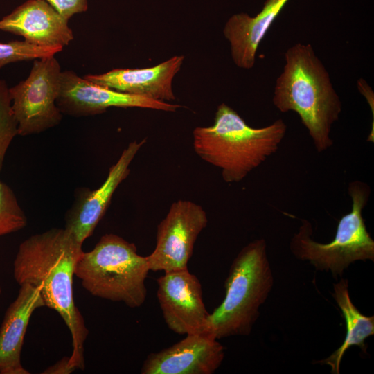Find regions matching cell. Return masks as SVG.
I'll use <instances>...</instances> for the list:
<instances>
[{
  "label": "cell",
  "mask_w": 374,
  "mask_h": 374,
  "mask_svg": "<svg viewBox=\"0 0 374 374\" xmlns=\"http://www.w3.org/2000/svg\"><path fill=\"white\" fill-rule=\"evenodd\" d=\"M82 246L64 228H53L24 240L13 262L18 285L37 287L44 306L56 311L66 325L73 348L68 364L73 371L84 368V345L89 333L73 291Z\"/></svg>",
  "instance_id": "cell-1"
},
{
  "label": "cell",
  "mask_w": 374,
  "mask_h": 374,
  "mask_svg": "<svg viewBox=\"0 0 374 374\" xmlns=\"http://www.w3.org/2000/svg\"><path fill=\"white\" fill-rule=\"evenodd\" d=\"M285 65L276 80L272 102L280 112H296L318 152L333 145L332 125L342 104L330 75L310 44L296 43L284 54Z\"/></svg>",
  "instance_id": "cell-2"
},
{
  "label": "cell",
  "mask_w": 374,
  "mask_h": 374,
  "mask_svg": "<svg viewBox=\"0 0 374 374\" xmlns=\"http://www.w3.org/2000/svg\"><path fill=\"white\" fill-rule=\"evenodd\" d=\"M287 132L281 118L252 127L231 107L220 104L214 123L193 132V148L204 161L221 170L226 183L240 182L279 148Z\"/></svg>",
  "instance_id": "cell-3"
},
{
  "label": "cell",
  "mask_w": 374,
  "mask_h": 374,
  "mask_svg": "<svg viewBox=\"0 0 374 374\" xmlns=\"http://www.w3.org/2000/svg\"><path fill=\"white\" fill-rule=\"evenodd\" d=\"M273 285L267 242L263 238L256 239L233 259L225 280L224 298L209 313L208 331L217 339L250 335Z\"/></svg>",
  "instance_id": "cell-4"
},
{
  "label": "cell",
  "mask_w": 374,
  "mask_h": 374,
  "mask_svg": "<svg viewBox=\"0 0 374 374\" xmlns=\"http://www.w3.org/2000/svg\"><path fill=\"white\" fill-rule=\"evenodd\" d=\"M149 271L147 256L139 255L134 243L107 233L92 250L82 253L75 276L91 295L135 308L145 301Z\"/></svg>",
  "instance_id": "cell-5"
},
{
  "label": "cell",
  "mask_w": 374,
  "mask_h": 374,
  "mask_svg": "<svg viewBox=\"0 0 374 374\" xmlns=\"http://www.w3.org/2000/svg\"><path fill=\"white\" fill-rule=\"evenodd\" d=\"M348 193L352 200L351 211L339 220L332 241L326 244L314 241L311 223L303 219L290 242V249L295 258L308 261L317 271L331 272L335 279L341 277L344 270L356 261H374V241L362 217L371 187L362 181H353L348 184Z\"/></svg>",
  "instance_id": "cell-6"
},
{
  "label": "cell",
  "mask_w": 374,
  "mask_h": 374,
  "mask_svg": "<svg viewBox=\"0 0 374 374\" xmlns=\"http://www.w3.org/2000/svg\"><path fill=\"white\" fill-rule=\"evenodd\" d=\"M61 72L54 55L36 59L27 78L9 88L18 135L38 134L60 123L63 114L56 100Z\"/></svg>",
  "instance_id": "cell-7"
},
{
  "label": "cell",
  "mask_w": 374,
  "mask_h": 374,
  "mask_svg": "<svg viewBox=\"0 0 374 374\" xmlns=\"http://www.w3.org/2000/svg\"><path fill=\"white\" fill-rule=\"evenodd\" d=\"M207 223L202 206L186 199L173 202L157 226L155 248L147 256L150 270L166 273L188 269L195 243Z\"/></svg>",
  "instance_id": "cell-8"
},
{
  "label": "cell",
  "mask_w": 374,
  "mask_h": 374,
  "mask_svg": "<svg viewBox=\"0 0 374 374\" xmlns=\"http://www.w3.org/2000/svg\"><path fill=\"white\" fill-rule=\"evenodd\" d=\"M56 104L62 114L87 116L104 113L111 107H141L175 112L180 105L119 92L80 78L74 71H62Z\"/></svg>",
  "instance_id": "cell-9"
},
{
  "label": "cell",
  "mask_w": 374,
  "mask_h": 374,
  "mask_svg": "<svg viewBox=\"0 0 374 374\" xmlns=\"http://www.w3.org/2000/svg\"><path fill=\"white\" fill-rule=\"evenodd\" d=\"M157 285L158 301L169 329L179 335L208 331L209 313L195 275L188 269L166 272L157 279Z\"/></svg>",
  "instance_id": "cell-10"
},
{
  "label": "cell",
  "mask_w": 374,
  "mask_h": 374,
  "mask_svg": "<svg viewBox=\"0 0 374 374\" xmlns=\"http://www.w3.org/2000/svg\"><path fill=\"white\" fill-rule=\"evenodd\" d=\"M224 348L210 332L189 334L145 359L142 374H212L220 366Z\"/></svg>",
  "instance_id": "cell-11"
},
{
  "label": "cell",
  "mask_w": 374,
  "mask_h": 374,
  "mask_svg": "<svg viewBox=\"0 0 374 374\" xmlns=\"http://www.w3.org/2000/svg\"><path fill=\"white\" fill-rule=\"evenodd\" d=\"M145 139L132 141L123 150L112 166L106 179L93 190L82 192L65 217L64 229L80 244L91 236L103 218L112 197L121 183L127 178L130 165Z\"/></svg>",
  "instance_id": "cell-12"
},
{
  "label": "cell",
  "mask_w": 374,
  "mask_h": 374,
  "mask_svg": "<svg viewBox=\"0 0 374 374\" xmlns=\"http://www.w3.org/2000/svg\"><path fill=\"white\" fill-rule=\"evenodd\" d=\"M68 21L44 0H28L0 20V30L44 47L68 45L73 39Z\"/></svg>",
  "instance_id": "cell-13"
},
{
  "label": "cell",
  "mask_w": 374,
  "mask_h": 374,
  "mask_svg": "<svg viewBox=\"0 0 374 374\" xmlns=\"http://www.w3.org/2000/svg\"><path fill=\"white\" fill-rule=\"evenodd\" d=\"M184 60V56L176 55L152 67L114 69L103 74H89L83 78L119 92L170 101L176 99L172 83Z\"/></svg>",
  "instance_id": "cell-14"
},
{
  "label": "cell",
  "mask_w": 374,
  "mask_h": 374,
  "mask_svg": "<svg viewBox=\"0 0 374 374\" xmlns=\"http://www.w3.org/2000/svg\"><path fill=\"white\" fill-rule=\"evenodd\" d=\"M43 306L37 287L20 285L0 326V374H30L21 364V353L30 319L36 309Z\"/></svg>",
  "instance_id": "cell-15"
},
{
  "label": "cell",
  "mask_w": 374,
  "mask_h": 374,
  "mask_svg": "<svg viewBox=\"0 0 374 374\" xmlns=\"http://www.w3.org/2000/svg\"><path fill=\"white\" fill-rule=\"evenodd\" d=\"M289 1L265 0L256 16L242 12L227 20L223 33L229 42L231 57L238 67L249 70L254 66L259 44Z\"/></svg>",
  "instance_id": "cell-16"
},
{
  "label": "cell",
  "mask_w": 374,
  "mask_h": 374,
  "mask_svg": "<svg viewBox=\"0 0 374 374\" xmlns=\"http://www.w3.org/2000/svg\"><path fill=\"white\" fill-rule=\"evenodd\" d=\"M332 296L341 310L346 322V334L342 344L327 358L316 362L327 364L332 374L339 373L341 359L346 351L353 346L366 352L365 340L374 335V316L362 314L353 303L348 291V280L341 277L333 284Z\"/></svg>",
  "instance_id": "cell-17"
},
{
  "label": "cell",
  "mask_w": 374,
  "mask_h": 374,
  "mask_svg": "<svg viewBox=\"0 0 374 374\" xmlns=\"http://www.w3.org/2000/svg\"><path fill=\"white\" fill-rule=\"evenodd\" d=\"M27 217L11 188L0 179V237L26 227Z\"/></svg>",
  "instance_id": "cell-18"
},
{
  "label": "cell",
  "mask_w": 374,
  "mask_h": 374,
  "mask_svg": "<svg viewBox=\"0 0 374 374\" xmlns=\"http://www.w3.org/2000/svg\"><path fill=\"white\" fill-rule=\"evenodd\" d=\"M62 49L61 46H39L25 40L0 42V69L12 62L53 56Z\"/></svg>",
  "instance_id": "cell-19"
},
{
  "label": "cell",
  "mask_w": 374,
  "mask_h": 374,
  "mask_svg": "<svg viewBox=\"0 0 374 374\" xmlns=\"http://www.w3.org/2000/svg\"><path fill=\"white\" fill-rule=\"evenodd\" d=\"M18 135V124L11 107L9 88L4 80H0V171L6 152Z\"/></svg>",
  "instance_id": "cell-20"
},
{
  "label": "cell",
  "mask_w": 374,
  "mask_h": 374,
  "mask_svg": "<svg viewBox=\"0 0 374 374\" xmlns=\"http://www.w3.org/2000/svg\"><path fill=\"white\" fill-rule=\"evenodd\" d=\"M64 18L69 20L74 14L87 10V0H44Z\"/></svg>",
  "instance_id": "cell-21"
},
{
  "label": "cell",
  "mask_w": 374,
  "mask_h": 374,
  "mask_svg": "<svg viewBox=\"0 0 374 374\" xmlns=\"http://www.w3.org/2000/svg\"><path fill=\"white\" fill-rule=\"evenodd\" d=\"M357 88L366 100H367L371 109L372 111V116H373V123L374 124V93L373 91L370 87V85L367 83V82L363 79L359 78L357 82Z\"/></svg>",
  "instance_id": "cell-22"
},
{
  "label": "cell",
  "mask_w": 374,
  "mask_h": 374,
  "mask_svg": "<svg viewBox=\"0 0 374 374\" xmlns=\"http://www.w3.org/2000/svg\"><path fill=\"white\" fill-rule=\"evenodd\" d=\"M69 357H64L61 360L58 361L56 364L51 366L43 372V373L47 374H68L73 372L71 368L69 366Z\"/></svg>",
  "instance_id": "cell-23"
},
{
  "label": "cell",
  "mask_w": 374,
  "mask_h": 374,
  "mask_svg": "<svg viewBox=\"0 0 374 374\" xmlns=\"http://www.w3.org/2000/svg\"><path fill=\"white\" fill-rule=\"evenodd\" d=\"M1 287H0V294H1Z\"/></svg>",
  "instance_id": "cell-24"
}]
</instances>
